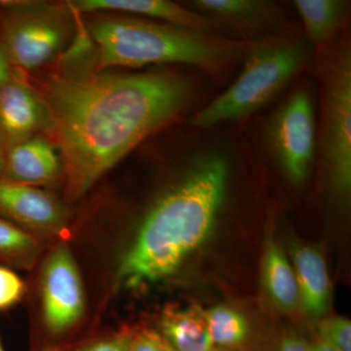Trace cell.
<instances>
[{"label":"cell","mask_w":351,"mask_h":351,"mask_svg":"<svg viewBox=\"0 0 351 351\" xmlns=\"http://www.w3.org/2000/svg\"><path fill=\"white\" fill-rule=\"evenodd\" d=\"M193 97V83L177 71L51 80L47 107L71 197L83 195L145 138L188 110Z\"/></svg>","instance_id":"6da1fadb"},{"label":"cell","mask_w":351,"mask_h":351,"mask_svg":"<svg viewBox=\"0 0 351 351\" xmlns=\"http://www.w3.org/2000/svg\"><path fill=\"white\" fill-rule=\"evenodd\" d=\"M230 165L221 152L193 157L181 178L147 210L117 271L127 289L174 276L213 232L225 204Z\"/></svg>","instance_id":"7a4b0ae2"},{"label":"cell","mask_w":351,"mask_h":351,"mask_svg":"<svg viewBox=\"0 0 351 351\" xmlns=\"http://www.w3.org/2000/svg\"><path fill=\"white\" fill-rule=\"evenodd\" d=\"M89 29L104 68L184 64L217 75L243 58L250 43L138 18H101Z\"/></svg>","instance_id":"3957f363"},{"label":"cell","mask_w":351,"mask_h":351,"mask_svg":"<svg viewBox=\"0 0 351 351\" xmlns=\"http://www.w3.org/2000/svg\"><path fill=\"white\" fill-rule=\"evenodd\" d=\"M243 59L237 80L191 117V125L209 129L240 121L262 110L304 68L307 53L300 39L276 34L250 41Z\"/></svg>","instance_id":"277c9868"},{"label":"cell","mask_w":351,"mask_h":351,"mask_svg":"<svg viewBox=\"0 0 351 351\" xmlns=\"http://www.w3.org/2000/svg\"><path fill=\"white\" fill-rule=\"evenodd\" d=\"M322 97L319 154L330 195L346 206L351 191V50L350 43L321 51Z\"/></svg>","instance_id":"5b68a950"},{"label":"cell","mask_w":351,"mask_h":351,"mask_svg":"<svg viewBox=\"0 0 351 351\" xmlns=\"http://www.w3.org/2000/svg\"><path fill=\"white\" fill-rule=\"evenodd\" d=\"M311 95L304 87L292 92L270 117L267 140L286 178L301 186L308 177L316 149Z\"/></svg>","instance_id":"8992f818"},{"label":"cell","mask_w":351,"mask_h":351,"mask_svg":"<svg viewBox=\"0 0 351 351\" xmlns=\"http://www.w3.org/2000/svg\"><path fill=\"white\" fill-rule=\"evenodd\" d=\"M44 323L53 336L75 326L85 307L84 290L77 265L66 245L51 253L43 274Z\"/></svg>","instance_id":"52a82bcc"},{"label":"cell","mask_w":351,"mask_h":351,"mask_svg":"<svg viewBox=\"0 0 351 351\" xmlns=\"http://www.w3.org/2000/svg\"><path fill=\"white\" fill-rule=\"evenodd\" d=\"M10 12L2 22L0 43L11 64L29 71L50 61L63 45V24L49 15Z\"/></svg>","instance_id":"ba28073f"},{"label":"cell","mask_w":351,"mask_h":351,"mask_svg":"<svg viewBox=\"0 0 351 351\" xmlns=\"http://www.w3.org/2000/svg\"><path fill=\"white\" fill-rule=\"evenodd\" d=\"M0 217L25 228L56 232L64 225L59 201L43 189L0 179Z\"/></svg>","instance_id":"9c48e42d"},{"label":"cell","mask_w":351,"mask_h":351,"mask_svg":"<svg viewBox=\"0 0 351 351\" xmlns=\"http://www.w3.org/2000/svg\"><path fill=\"white\" fill-rule=\"evenodd\" d=\"M50 121L49 108L25 83L11 77L0 90V145L34 137Z\"/></svg>","instance_id":"30bf717a"},{"label":"cell","mask_w":351,"mask_h":351,"mask_svg":"<svg viewBox=\"0 0 351 351\" xmlns=\"http://www.w3.org/2000/svg\"><path fill=\"white\" fill-rule=\"evenodd\" d=\"M71 7L82 12H123L164 21L165 24L182 29L218 36L221 27L209 18L195 12L193 9L167 0H80Z\"/></svg>","instance_id":"8fae6325"},{"label":"cell","mask_w":351,"mask_h":351,"mask_svg":"<svg viewBox=\"0 0 351 351\" xmlns=\"http://www.w3.org/2000/svg\"><path fill=\"white\" fill-rule=\"evenodd\" d=\"M191 9L221 27L228 25L242 36L258 38L269 32L279 21L276 4L265 0H193ZM258 39V38H257Z\"/></svg>","instance_id":"7c38bea8"},{"label":"cell","mask_w":351,"mask_h":351,"mask_svg":"<svg viewBox=\"0 0 351 351\" xmlns=\"http://www.w3.org/2000/svg\"><path fill=\"white\" fill-rule=\"evenodd\" d=\"M60 169L55 147L45 138L32 137L6 147L2 179L36 186L56 179Z\"/></svg>","instance_id":"4fadbf2b"},{"label":"cell","mask_w":351,"mask_h":351,"mask_svg":"<svg viewBox=\"0 0 351 351\" xmlns=\"http://www.w3.org/2000/svg\"><path fill=\"white\" fill-rule=\"evenodd\" d=\"M299 306L309 318L324 315L331 302V282L322 253L309 245H295L292 251Z\"/></svg>","instance_id":"5bb4252c"},{"label":"cell","mask_w":351,"mask_h":351,"mask_svg":"<svg viewBox=\"0 0 351 351\" xmlns=\"http://www.w3.org/2000/svg\"><path fill=\"white\" fill-rule=\"evenodd\" d=\"M306 38L319 52L329 47L348 16L343 0H295Z\"/></svg>","instance_id":"9a60e30c"},{"label":"cell","mask_w":351,"mask_h":351,"mask_svg":"<svg viewBox=\"0 0 351 351\" xmlns=\"http://www.w3.org/2000/svg\"><path fill=\"white\" fill-rule=\"evenodd\" d=\"M160 330L165 343L175 351H205L215 348L205 313L197 307L166 311Z\"/></svg>","instance_id":"2e32d148"},{"label":"cell","mask_w":351,"mask_h":351,"mask_svg":"<svg viewBox=\"0 0 351 351\" xmlns=\"http://www.w3.org/2000/svg\"><path fill=\"white\" fill-rule=\"evenodd\" d=\"M263 283L271 301L283 311H294L299 306V291L292 263L274 240H269L265 246Z\"/></svg>","instance_id":"e0dca14e"},{"label":"cell","mask_w":351,"mask_h":351,"mask_svg":"<svg viewBox=\"0 0 351 351\" xmlns=\"http://www.w3.org/2000/svg\"><path fill=\"white\" fill-rule=\"evenodd\" d=\"M205 318L215 348H239L248 341V322L234 309L214 306L205 313Z\"/></svg>","instance_id":"ac0fdd59"},{"label":"cell","mask_w":351,"mask_h":351,"mask_svg":"<svg viewBox=\"0 0 351 351\" xmlns=\"http://www.w3.org/2000/svg\"><path fill=\"white\" fill-rule=\"evenodd\" d=\"M38 245L31 232L0 217V265H25Z\"/></svg>","instance_id":"d6986e66"},{"label":"cell","mask_w":351,"mask_h":351,"mask_svg":"<svg viewBox=\"0 0 351 351\" xmlns=\"http://www.w3.org/2000/svg\"><path fill=\"white\" fill-rule=\"evenodd\" d=\"M317 338L339 351H351V322L348 318L332 317L321 321Z\"/></svg>","instance_id":"ffe728a7"},{"label":"cell","mask_w":351,"mask_h":351,"mask_svg":"<svg viewBox=\"0 0 351 351\" xmlns=\"http://www.w3.org/2000/svg\"><path fill=\"white\" fill-rule=\"evenodd\" d=\"M25 286L16 272L0 265V311L10 308L22 300Z\"/></svg>","instance_id":"44dd1931"},{"label":"cell","mask_w":351,"mask_h":351,"mask_svg":"<svg viewBox=\"0 0 351 351\" xmlns=\"http://www.w3.org/2000/svg\"><path fill=\"white\" fill-rule=\"evenodd\" d=\"M167 343L159 332L144 330L131 335L127 351H167Z\"/></svg>","instance_id":"7402d4cb"},{"label":"cell","mask_w":351,"mask_h":351,"mask_svg":"<svg viewBox=\"0 0 351 351\" xmlns=\"http://www.w3.org/2000/svg\"><path fill=\"white\" fill-rule=\"evenodd\" d=\"M131 334H119L88 343L77 351H127Z\"/></svg>","instance_id":"603a6c76"},{"label":"cell","mask_w":351,"mask_h":351,"mask_svg":"<svg viewBox=\"0 0 351 351\" xmlns=\"http://www.w3.org/2000/svg\"><path fill=\"white\" fill-rule=\"evenodd\" d=\"M274 351H311V343L304 337L290 332L279 339Z\"/></svg>","instance_id":"cb8c5ba5"},{"label":"cell","mask_w":351,"mask_h":351,"mask_svg":"<svg viewBox=\"0 0 351 351\" xmlns=\"http://www.w3.org/2000/svg\"><path fill=\"white\" fill-rule=\"evenodd\" d=\"M11 77H12L11 62L0 43V90L11 80Z\"/></svg>","instance_id":"d4e9b609"},{"label":"cell","mask_w":351,"mask_h":351,"mask_svg":"<svg viewBox=\"0 0 351 351\" xmlns=\"http://www.w3.org/2000/svg\"><path fill=\"white\" fill-rule=\"evenodd\" d=\"M311 351H339L329 343H325L322 339H316L313 343H311Z\"/></svg>","instance_id":"484cf974"},{"label":"cell","mask_w":351,"mask_h":351,"mask_svg":"<svg viewBox=\"0 0 351 351\" xmlns=\"http://www.w3.org/2000/svg\"><path fill=\"white\" fill-rule=\"evenodd\" d=\"M4 170V154H2L1 145H0V179H2Z\"/></svg>","instance_id":"4316f807"},{"label":"cell","mask_w":351,"mask_h":351,"mask_svg":"<svg viewBox=\"0 0 351 351\" xmlns=\"http://www.w3.org/2000/svg\"><path fill=\"white\" fill-rule=\"evenodd\" d=\"M41 351H63L61 348H57L55 346H48L46 348H44Z\"/></svg>","instance_id":"83f0119b"},{"label":"cell","mask_w":351,"mask_h":351,"mask_svg":"<svg viewBox=\"0 0 351 351\" xmlns=\"http://www.w3.org/2000/svg\"><path fill=\"white\" fill-rule=\"evenodd\" d=\"M167 351H175V350H173L172 348H170L169 346H168ZM205 351H226V350H219V348H211V350H205Z\"/></svg>","instance_id":"f1b7e54d"},{"label":"cell","mask_w":351,"mask_h":351,"mask_svg":"<svg viewBox=\"0 0 351 351\" xmlns=\"http://www.w3.org/2000/svg\"><path fill=\"white\" fill-rule=\"evenodd\" d=\"M0 351H5L4 350L3 346H2L1 341H0Z\"/></svg>","instance_id":"f546056e"}]
</instances>
